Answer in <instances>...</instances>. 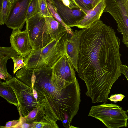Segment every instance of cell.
<instances>
[{
  "label": "cell",
  "instance_id": "cell-8",
  "mask_svg": "<svg viewBox=\"0 0 128 128\" xmlns=\"http://www.w3.org/2000/svg\"><path fill=\"white\" fill-rule=\"evenodd\" d=\"M10 40L11 46L24 58L32 51V46L26 29L23 31L13 30L10 37Z\"/></svg>",
  "mask_w": 128,
  "mask_h": 128
},
{
  "label": "cell",
  "instance_id": "cell-12",
  "mask_svg": "<svg viewBox=\"0 0 128 128\" xmlns=\"http://www.w3.org/2000/svg\"><path fill=\"white\" fill-rule=\"evenodd\" d=\"M44 18L47 32L50 36V41L64 32L68 31V32L65 26L58 22L53 17Z\"/></svg>",
  "mask_w": 128,
  "mask_h": 128
},
{
  "label": "cell",
  "instance_id": "cell-23",
  "mask_svg": "<svg viewBox=\"0 0 128 128\" xmlns=\"http://www.w3.org/2000/svg\"><path fill=\"white\" fill-rule=\"evenodd\" d=\"M20 122L19 120H14L7 122L5 126H0L1 128H16Z\"/></svg>",
  "mask_w": 128,
  "mask_h": 128
},
{
  "label": "cell",
  "instance_id": "cell-14",
  "mask_svg": "<svg viewBox=\"0 0 128 128\" xmlns=\"http://www.w3.org/2000/svg\"><path fill=\"white\" fill-rule=\"evenodd\" d=\"M0 96L9 103L18 107V106L17 97L12 88L6 84L0 81Z\"/></svg>",
  "mask_w": 128,
  "mask_h": 128
},
{
  "label": "cell",
  "instance_id": "cell-19",
  "mask_svg": "<svg viewBox=\"0 0 128 128\" xmlns=\"http://www.w3.org/2000/svg\"><path fill=\"white\" fill-rule=\"evenodd\" d=\"M11 58L14 62L13 73L15 74L19 70L23 68L25 66L24 62V58L21 56L12 57Z\"/></svg>",
  "mask_w": 128,
  "mask_h": 128
},
{
  "label": "cell",
  "instance_id": "cell-2",
  "mask_svg": "<svg viewBox=\"0 0 128 128\" xmlns=\"http://www.w3.org/2000/svg\"><path fill=\"white\" fill-rule=\"evenodd\" d=\"M72 35L68 31L64 32L40 49L32 50L25 58L26 69L50 68L65 53L66 39Z\"/></svg>",
  "mask_w": 128,
  "mask_h": 128
},
{
  "label": "cell",
  "instance_id": "cell-22",
  "mask_svg": "<svg viewBox=\"0 0 128 128\" xmlns=\"http://www.w3.org/2000/svg\"><path fill=\"white\" fill-rule=\"evenodd\" d=\"M125 97V96L122 94H115L111 95L110 98H108V100L116 103L118 102L122 101Z\"/></svg>",
  "mask_w": 128,
  "mask_h": 128
},
{
  "label": "cell",
  "instance_id": "cell-17",
  "mask_svg": "<svg viewBox=\"0 0 128 128\" xmlns=\"http://www.w3.org/2000/svg\"><path fill=\"white\" fill-rule=\"evenodd\" d=\"M47 2L49 11L53 18L58 22L65 26L70 34L73 35L74 32L73 31L71 28L67 26L64 22L50 1L49 0H47Z\"/></svg>",
  "mask_w": 128,
  "mask_h": 128
},
{
  "label": "cell",
  "instance_id": "cell-18",
  "mask_svg": "<svg viewBox=\"0 0 128 128\" xmlns=\"http://www.w3.org/2000/svg\"><path fill=\"white\" fill-rule=\"evenodd\" d=\"M38 0H31L28 7L26 20L40 12Z\"/></svg>",
  "mask_w": 128,
  "mask_h": 128
},
{
  "label": "cell",
  "instance_id": "cell-16",
  "mask_svg": "<svg viewBox=\"0 0 128 128\" xmlns=\"http://www.w3.org/2000/svg\"><path fill=\"white\" fill-rule=\"evenodd\" d=\"M102 0H74L80 8L87 13Z\"/></svg>",
  "mask_w": 128,
  "mask_h": 128
},
{
  "label": "cell",
  "instance_id": "cell-24",
  "mask_svg": "<svg viewBox=\"0 0 128 128\" xmlns=\"http://www.w3.org/2000/svg\"><path fill=\"white\" fill-rule=\"evenodd\" d=\"M120 72L125 76L127 80H128V67L126 65L122 64L120 66Z\"/></svg>",
  "mask_w": 128,
  "mask_h": 128
},
{
  "label": "cell",
  "instance_id": "cell-26",
  "mask_svg": "<svg viewBox=\"0 0 128 128\" xmlns=\"http://www.w3.org/2000/svg\"><path fill=\"white\" fill-rule=\"evenodd\" d=\"M3 0H0V10L2 8Z\"/></svg>",
  "mask_w": 128,
  "mask_h": 128
},
{
  "label": "cell",
  "instance_id": "cell-20",
  "mask_svg": "<svg viewBox=\"0 0 128 128\" xmlns=\"http://www.w3.org/2000/svg\"><path fill=\"white\" fill-rule=\"evenodd\" d=\"M40 13L44 17H52L48 10L47 0H39Z\"/></svg>",
  "mask_w": 128,
  "mask_h": 128
},
{
  "label": "cell",
  "instance_id": "cell-5",
  "mask_svg": "<svg viewBox=\"0 0 128 128\" xmlns=\"http://www.w3.org/2000/svg\"><path fill=\"white\" fill-rule=\"evenodd\" d=\"M104 12H108L117 24V30L123 35L122 42L128 47V0H104Z\"/></svg>",
  "mask_w": 128,
  "mask_h": 128
},
{
  "label": "cell",
  "instance_id": "cell-7",
  "mask_svg": "<svg viewBox=\"0 0 128 128\" xmlns=\"http://www.w3.org/2000/svg\"><path fill=\"white\" fill-rule=\"evenodd\" d=\"M66 25L71 28L82 20L87 13L80 8L70 9L64 4L61 0H49Z\"/></svg>",
  "mask_w": 128,
  "mask_h": 128
},
{
  "label": "cell",
  "instance_id": "cell-10",
  "mask_svg": "<svg viewBox=\"0 0 128 128\" xmlns=\"http://www.w3.org/2000/svg\"><path fill=\"white\" fill-rule=\"evenodd\" d=\"M52 68V75L57 77L71 82L77 80L74 68L65 54Z\"/></svg>",
  "mask_w": 128,
  "mask_h": 128
},
{
  "label": "cell",
  "instance_id": "cell-13",
  "mask_svg": "<svg viewBox=\"0 0 128 128\" xmlns=\"http://www.w3.org/2000/svg\"><path fill=\"white\" fill-rule=\"evenodd\" d=\"M20 56L12 47L0 46V69L8 74H9L7 68L8 60L12 57Z\"/></svg>",
  "mask_w": 128,
  "mask_h": 128
},
{
  "label": "cell",
  "instance_id": "cell-1",
  "mask_svg": "<svg viewBox=\"0 0 128 128\" xmlns=\"http://www.w3.org/2000/svg\"><path fill=\"white\" fill-rule=\"evenodd\" d=\"M120 42L113 28L100 20L83 29L77 72L93 103H106L112 86L122 76Z\"/></svg>",
  "mask_w": 128,
  "mask_h": 128
},
{
  "label": "cell",
  "instance_id": "cell-21",
  "mask_svg": "<svg viewBox=\"0 0 128 128\" xmlns=\"http://www.w3.org/2000/svg\"><path fill=\"white\" fill-rule=\"evenodd\" d=\"M64 5L70 9L79 8L74 0H61Z\"/></svg>",
  "mask_w": 128,
  "mask_h": 128
},
{
  "label": "cell",
  "instance_id": "cell-3",
  "mask_svg": "<svg viewBox=\"0 0 128 128\" xmlns=\"http://www.w3.org/2000/svg\"><path fill=\"white\" fill-rule=\"evenodd\" d=\"M128 112L116 104L104 103L92 106L88 116L100 120L107 128H119L128 126Z\"/></svg>",
  "mask_w": 128,
  "mask_h": 128
},
{
  "label": "cell",
  "instance_id": "cell-15",
  "mask_svg": "<svg viewBox=\"0 0 128 128\" xmlns=\"http://www.w3.org/2000/svg\"><path fill=\"white\" fill-rule=\"evenodd\" d=\"M14 0H3L0 10V25L5 24Z\"/></svg>",
  "mask_w": 128,
  "mask_h": 128
},
{
  "label": "cell",
  "instance_id": "cell-11",
  "mask_svg": "<svg viewBox=\"0 0 128 128\" xmlns=\"http://www.w3.org/2000/svg\"><path fill=\"white\" fill-rule=\"evenodd\" d=\"M106 6L104 0H102L93 9L87 12V14L84 18L76 24L74 27L82 29L90 27L93 24L100 20Z\"/></svg>",
  "mask_w": 128,
  "mask_h": 128
},
{
  "label": "cell",
  "instance_id": "cell-4",
  "mask_svg": "<svg viewBox=\"0 0 128 128\" xmlns=\"http://www.w3.org/2000/svg\"><path fill=\"white\" fill-rule=\"evenodd\" d=\"M44 17L39 13L26 21V30L27 32L32 50L44 47L50 41Z\"/></svg>",
  "mask_w": 128,
  "mask_h": 128
},
{
  "label": "cell",
  "instance_id": "cell-9",
  "mask_svg": "<svg viewBox=\"0 0 128 128\" xmlns=\"http://www.w3.org/2000/svg\"><path fill=\"white\" fill-rule=\"evenodd\" d=\"M83 29L75 30L73 35L66 40L65 54L69 62L78 71V64L81 36Z\"/></svg>",
  "mask_w": 128,
  "mask_h": 128
},
{
  "label": "cell",
  "instance_id": "cell-6",
  "mask_svg": "<svg viewBox=\"0 0 128 128\" xmlns=\"http://www.w3.org/2000/svg\"><path fill=\"white\" fill-rule=\"evenodd\" d=\"M31 0H14L5 24L9 28L22 30L26 22L28 6Z\"/></svg>",
  "mask_w": 128,
  "mask_h": 128
},
{
  "label": "cell",
  "instance_id": "cell-25",
  "mask_svg": "<svg viewBox=\"0 0 128 128\" xmlns=\"http://www.w3.org/2000/svg\"><path fill=\"white\" fill-rule=\"evenodd\" d=\"M32 93L33 97L37 100L38 97L37 92L36 90L33 89L32 90Z\"/></svg>",
  "mask_w": 128,
  "mask_h": 128
}]
</instances>
